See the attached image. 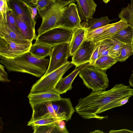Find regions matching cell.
Instances as JSON below:
<instances>
[{
    "mask_svg": "<svg viewBox=\"0 0 133 133\" xmlns=\"http://www.w3.org/2000/svg\"><path fill=\"white\" fill-rule=\"evenodd\" d=\"M133 96V89L123 83L115 84L107 91H92L87 96L81 98L75 107L76 112L84 119L101 120L108 116L99 115L111 109L113 102L125 97Z\"/></svg>",
    "mask_w": 133,
    "mask_h": 133,
    "instance_id": "obj_1",
    "label": "cell"
},
{
    "mask_svg": "<svg viewBox=\"0 0 133 133\" xmlns=\"http://www.w3.org/2000/svg\"><path fill=\"white\" fill-rule=\"evenodd\" d=\"M9 7L23 20L35 28L36 21L33 19L29 6L22 0H7Z\"/></svg>",
    "mask_w": 133,
    "mask_h": 133,
    "instance_id": "obj_11",
    "label": "cell"
},
{
    "mask_svg": "<svg viewBox=\"0 0 133 133\" xmlns=\"http://www.w3.org/2000/svg\"><path fill=\"white\" fill-rule=\"evenodd\" d=\"M15 18L16 26L20 34L30 41L36 39L37 36L35 29L24 21L15 13Z\"/></svg>",
    "mask_w": 133,
    "mask_h": 133,
    "instance_id": "obj_19",
    "label": "cell"
},
{
    "mask_svg": "<svg viewBox=\"0 0 133 133\" xmlns=\"http://www.w3.org/2000/svg\"><path fill=\"white\" fill-rule=\"evenodd\" d=\"M29 5L36 8L38 14L46 8L51 0H22Z\"/></svg>",
    "mask_w": 133,
    "mask_h": 133,
    "instance_id": "obj_27",
    "label": "cell"
},
{
    "mask_svg": "<svg viewBox=\"0 0 133 133\" xmlns=\"http://www.w3.org/2000/svg\"><path fill=\"white\" fill-rule=\"evenodd\" d=\"M133 55V43L125 44L121 49L120 54L117 59L118 62L125 61L130 56Z\"/></svg>",
    "mask_w": 133,
    "mask_h": 133,
    "instance_id": "obj_28",
    "label": "cell"
},
{
    "mask_svg": "<svg viewBox=\"0 0 133 133\" xmlns=\"http://www.w3.org/2000/svg\"><path fill=\"white\" fill-rule=\"evenodd\" d=\"M115 23L109 24L97 28L94 30L86 31L85 39L93 40L96 36L100 34L104 31L112 26Z\"/></svg>",
    "mask_w": 133,
    "mask_h": 133,
    "instance_id": "obj_29",
    "label": "cell"
},
{
    "mask_svg": "<svg viewBox=\"0 0 133 133\" xmlns=\"http://www.w3.org/2000/svg\"><path fill=\"white\" fill-rule=\"evenodd\" d=\"M86 28L81 25L74 29L69 44L70 56H73L85 39Z\"/></svg>",
    "mask_w": 133,
    "mask_h": 133,
    "instance_id": "obj_18",
    "label": "cell"
},
{
    "mask_svg": "<svg viewBox=\"0 0 133 133\" xmlns=\"http://www.w3.org/2000/svg\"><path fill=\"white\" fill-rule=\"evenodd\" d=\"M96 46L93 40L84 39L72 58L71 62L76 68L89 63Z\"/></svg>",
    "mask_w": 133,
    "mask_h": 133,
    "instance_id": "obj_10",
    "label": "cell"
},
{
    "mask_svg": "<svg viewBox=\"0 0 133 133\" xmlns=\"http://www.w3.org/2000/svg\"><path fill=\"white\" fill-rule=\"evenodd\" d=\"M0 61L9 71L27 73L37 77H42L49 66L50 59L39 58L26 52L14 58L0 55Z\"/></svg>",
    "mask_w": 133,
    "mask_h": 133,
    "instance_id": "obj_2",
    "label": "cell"
},
{
    "mask_svg": "<svg viewBox=\"0 0 133 133\" xmlns=\"http://www.w3.org/2000/svg\"><path fill=\"white\" fill-rule=\"evenodd\" d=\"M32 44V43H20L0 37V55L14 58L29 52Z\"/></svg>",
    "mask_w": 133,
    "mask_h": 133,
    "instance_id": "obj_8",
    "label": "cell"
},
{
    "mask_svg": "<svg viewBox=\"0 0 133 133\" xmlns=\"http://www.w3.org/2000/svg\"><path fill=\"white\" fill-rule=\"evenodd\" d=\"M129 25L126 21L121 19L119 21L115 23L114 25L95 37L93 41L97 43L109 38Z\"/></svg>",
    "mask_w": 133,
    "mask_h": 133,
    "instance_id": "obj_20",
    "label": "cell"
},
{
    "mask_svg": "<svg viewBox=\"0 0 133 133\" xmlns=\"http://www.w3.org/2000/svg\"><path fill=\"white\" fill-rule=\"evenodd\" d=\"M55 1L59 4L66 6L72 3H75L76 0H52Z\"/></svg>",
    "mask_w": 133,
    "mask_h": 133,
    "instance_id": "obj_37",
    "label": "cell"
},
{
    "mask_svg": "<svg viewBox=\"0 0 133 133\" xmlns=\"http://www.w3.org/2000/svg\"><path fill=\"white\" fill-rule=\"evenodd\" d=\"M52 47L35 41L32 44L29 53L33 56L39 58H44L50 55Z\"/></svg>",
    "mask_w": 133,
    "mask_h": 133,
    "instance_id": "obj_21",
    "label": "cell"
},
{
    "mask_svg": "<svg viewBox=\"0 0 133 133\" xmlns=\"http://www.w3.org/2000/svg\"><path fill=\"white\" fill-rule=\"evenodd\" d=\"M110 0H102L106 4L109 2Z\"/></svg>",
    "mask_w": 133,
    "mask_h": 133,
    "instance_id": "obj_41",
    "label": "cell"
},
{
    "mask_svg": "<svg viewBox=\"0 0 133 133\" xmlns=\"http://www.w3.org/2000/svg\"><path fill=\"white\" fill-rule=\"evenodd\" d=\"M62 120L61 118L53 116L43 117L36 120L30 121L27 125L32 127L42 125H50L55 123L58 121Z\"/></svg>",
    "mask_w": 133,
    "mask_h": 133,
    "instance_id": "obj_26",
    "label": "cell"
},
{
    "mask_svg": "<svg viewBox=\"0 0 133 133\" xmlns=\"http://www.w3.org/2000/svg\"><path fill=\"white\" fill-rule=\"evenodd\" d=\"M81 20L79 17L75 3L65 7L59 19L57 27L62 26L74 29L81 25Z\"/></svg>",
    "mask_w": 133,
    "mask_h": 133,
    "instance_id": "obj_9",
    "label": "cell"
},
{
    "mask_svg": "<svg viewBox=\"0 0 133 133\" xmlns=\"http://www.w3.org/2000/svg\"><path fill=\"white\" fill-rule=\"evenodd\" d=\"M116 40L115 44L110 48L108 55L109 56L117 60L120 54L122 47L125 44Z\"/></svg>",
    "mask_w": 133,
    "mask_h": 133,
    "instance_id": "obj_31",
    "label": "cell"
},
{
    "mask_svg": "<svg viewBox=\"0 0 133 133\" xmlns=\"http://www.w3.org/2000/svg\"><path fill=\"white\" fill-rule=\"evenodd\" d=\"M52 104L58 117L66 121L71 119L75 109L69 98H61L59 100L52 102Z\"/></svg>",
    "mask_w": 133,
    "mask_h": 133,
    "instance_id": "obj_12",
    "label": "cell"
},
{
    "mask_svg": "<svg viewBox=\"0 0 133 133\" xmlns=\"http://www.w3.org/2000/svg\"><path fill=\"white\" fill-rule=\"evenodd\" d=\"M63 121L60 120L56 123V126L58 132L68 133L69 132L66 128L65 124Z\"/></svg>",
    "mask_w": 133,
    "mask_h": 133,
    "instance_id": "obj_35",
    "label": "cell"
},
{
    "mask_svg": "<svg viewBox=\"0 0 133 133\" xmlns=\"http://www.w3.org/2000/svg\"><path fill=\"white\" fill-rule=\"evenodd\" d=\"M28 97L31 107L44 103L58 100L61 98L54 89L35 93H30Z\"/></svg>",
    "mask_w": 133,
    "mask_h": 133,
    "instance_id": "obj_13",
    "label": "cell"
},
{
    "mask_svg": "<svg viewBox=\"0 0 133 133\" xmlns=\"http://www.w3.org/2000/svg\"><path fill=\"white\" fill-rule=\"evenodd\" d=\"M118 62L115 58L108 55L99 57L92 65L100 70L105 71Z\"/></svg>",
    "mask_w": 133,
    "mask_h": 133,
    "instance_id": "obj_24",
    "label": "cell"
},
{
    "mask_svg": "<svg viewBox=\"0 0 133 133\" xmlns=\"http://www.w3.org/2000/svg\"><path fill=\"white\" fill-rule=\"evenodd\" d=\"M0 81L4 82H10V81L8 79V75L4 70V66L0 65Z\"/></svg>",
    "mask_w": 133,
    "mask_h": 133,
    "instance_id": "obj_36",
    "label": "cell"
},
{
    "mask_svg": "<svg viewBox=\"0 0 133 133\" xmlns=\"http://www.w3.org/2000/svg\"><path fill=\"white\" fill-rule=\"evenodd\" d=\"M129 83L130 86L133 87V71L129 79Z\"/></svg>",
    "mask_w": 133,
    "mask_h": 133,
    "instance_id": "obj_39",
    "label": "cell"
},
{
    "mask_svg": "<svg viewBox=\"0 0 133 133\" xmlns=\"http://www.w3.org/2000/svg\"><path fill=\"white\" fill-rule=\"evenodd\" d=\"M118 16L133 26V0H131L130 3L127 6L122 8Z\"/></svg>",
    "mask_w": 133,
    "mask_h": 133,
    "instance_id": "obj_25",
    "label": "cell"
},
{
    "mask_svg": "<svg viewBox=\"0 0 133 133\" xmlns=\"http://www.w3.org/2000/svg\"><path fill=\"white\" fill-rule=\"evenodd\" d=\"M9 7L7 0H0V15L6 21V11Z\"/></svg>",
    "mask_w": 133,
    "mask_h": 133,
    "instance_id": "obj_33",
    "label": "cell"
},
{
    "mask_svg": "<svg viewBox=\"0 0 133 133\" xmlns=\"http://www.w3.org/2000/svg\"><path fill=\"white\" fill-rule=\"evenodd\" d=\"M79 74L84 84L92 91L104 90L108 87L107 74L93 66L83 68Z\"/></svg>",
    "mask_w": 133,
    "mask_h": 133,
    "instance_id": "obj_3",
    "label": "cell"
},
{
    "mask_svg": "<svg viewBox=\"0 0 133 133\" xmlns=\"http://www.w3.org/2000/svg\"><path fill=\"white\" fill-rule=\"evenodd\" d=\"M90 133H104V132L102 131H101L99 130H95L91 132Z\"/></svg>",
    "mask_w": 133,
    "mask_h": 133,
    "instance_id": "obj_40",
    "label": "cell"
},
{
    "mask_svg": "<svg viewBox=\"0 0 133 133\" xmlns=\"http://www.w3.org/2000/svg\"><path fill=\"white\" fill-rule=\"evenodd\" d=\"M91 66L89 63L83 64L76 68L70 74L65 77H62L57 83L54 88L55 90L59 95L66 93L71 90L72 84L74 79L80 71L83 68Z\"/></svg>",
    "mask_w": 133,
    "mask_h": 133,
    "instance_id": "obj_14",
    "label": "cell"
},
{
    "mask_svg": "<svg viewBox=\"0 0 133 133\" xmlns=\"http://www.w3.org/2000/svg\"><path fill=\"white\" fill-rule=\"evenodd\" d=\"M110 37L124 44L133 43V26L129 25Z\"/></svg>",
    "mask_w": 133,
    "mask_h": 133,
    "instance_id": "obj_22",
    "label": "cell"
},
{
    "mask_svg": "<svg viewBox=\"0 0 133 133\" xmlns=\"http://www.w3.org/2000/svg\"><path fill=\"white\" fill-rule=\"evenodd\" d=\"M74 30L62 26L56 27L37 36L36 41L52 47L64 43H69Z\"/></svg>",
    "mask_w": 133,
    "mask_h": 133,
    "instance_id": "obj_4",
    "label": "cell"
},
{
    "mask_svg": "<svg viewBox=\"0 0 133 133\" xmlns=\"http://www.w3.org/2000/svg\"><path fill=\"white\" fill-rule=\"evenodd\" d=\"M110 133H133V131L127 129H123L119 130H112L109 131Z\"/></svg>",
    "mask_w": 133,
    "mask_h": 133,
    "instance_id": "obj_38",
    "label": "cell"
},
{
    "mask_svg": "<svg viewBox=\"0 0 133 133\" xmlns=\"http://www.w3.org/2000/svg\"><path fill=\"white\" fill-rule=\"evenodd\" d=\"M96 43V46L95 48L92 53L89 62V64L91 66H92L93 65L96 61L98 58L99 50L100 45L98 43Z\"/></svg>",
    "mask_w": 133,
    "mask_h": 133,
    "instance_id": "obj_34",
    "label": "cell"
},
{
    "mask_svg": "<svg viewBox=\"0 0 133 133\" xmlns=\"http://www.w3.org/2000/svg\"><path fill=\"white\" fill-rule=\"evenodd\" d=\"M32 108V113L30 121L49 116L58 117L53 108L52 102H48L36 105Z\"/></svg>",
    "mask_w": 133,
    "mask_h": 133,
    "instance_id": "obj_17",
    "label": "cell"
},
{
    "mask_svg": "<svg viewBox=\"0 0 133 133\" xmlns=\"http://www.w3.org/2000/svg\"><path fill=\"white\" fill-rule=\"evenodd\" d=\"M65 7L50 0L45 9L38 14L42 21L37 30L38 36L57 27L59 19Z\"/></svg>",
    "mask_w": 133,
    "mask_h": 133,
    "instance_id": "obj_5",
    "label": "cell"
},
{
    "mask_svg": "<svg viewBox=\"0 0 133 133\" xmlns=\"http://www.w3.org/2000/svg\"><path fill=\"white\" fill-rule=\"evenodd\" d=\"M56 123L50 125L33 127V133L58 132Z\"/></svg>",
    "mask_w": 133,
    "mask_h": 133,
    "instance_id": "obj_30",
    "label": "cell"
},
{
    "mask_svg": "<svg viewBox=\"0 0 133 133\" xmlns=\"http://www.w3.org/2000/svg\"><path fill=\"white\" fill-rule=\"evenodd\" d=\"M6 22L11 28L15 31L19 33L15 21V12L9 7L7 9Z\"/></svg>",
    "mask_w": 133,
    "mask_h": 133,
    "instance_id": "obj_32",
    "label": "cell"
},
{
    "mask_svg": "<svg viewBox=\"0 0 133 133\" xmlns=\"http://www.w3.org/2000/svg\"><path fill=\"white\" fill-rule=\"evenodd\" d=\"M74 65L71 62H69L46 76H42L33 85L30 93L54 89L56 84L63 75Z\"/></svg>",
    "mask_w": 133,
    "mask_h": 133,
    "instance_id": "obj_6",
    "label": "cell"
},
{
    "mask_svg": "<svg viewBox=\"0 0 133 133\" xmlns=\"http://www.w3.org/2000/svg\"><path fill=\"white\" fill-rule=\"evenodd\" d=\"M69 44L64 43L52 47L48 67L42 76H46L69 62L68 59L70 56Z\"/></svg>",
    "mask_w": 133,
    "mask_h": 133,
    "instance_id": "obj_7",
    "label": "cell"
},
{
    "mask_svg": "<svg viewBox=\"0 0 133 133\" xmlns=\"http://www.w3.org/2000/svg\"><path fill=\"white\" fill-rule=\"evenodd\" d=\"M0 37L10 39L20 43H32L24 37L20 33L11 28L6 22L0 15Z\"/></svg>",
    "mask_w": 133,
    "mask_h": 133,
    "instance_id": "obj_15",
    "label": "cell"
},
{
    "mask_svg": "<svg viewBox=\"0 0 133 133\" xmlns=\"http://www.w3.org/2000/svg\"><path fill=\"white\" fill-rule=\"evenodd\" d=\"M114 20L109 19L107 16L102 17L98 18L92 17L86 22H83L81 25L86 28L87 31H89L107 25Z\"/></svg>",
    "mask_w": 133,
    "mask_h": 133,
    "instance_id": "obj_23",
    "label": "cell"
},
{
    "mask_svg": "<svg viewBox=\"0 0 133 133\" xmlns=\"http://www.w3.org/2000/svg\"><path fill=\"white\" fill-rule=\"evenodd\" d=\"M77 8L81 21H86L92 18L97 6L94 0H76Z\"/></svg>",
    "mask_w": 133,
    "mask_h": 133,
    "instance_id": "obj_16",
    "label": "cell"
}]
</instances>
